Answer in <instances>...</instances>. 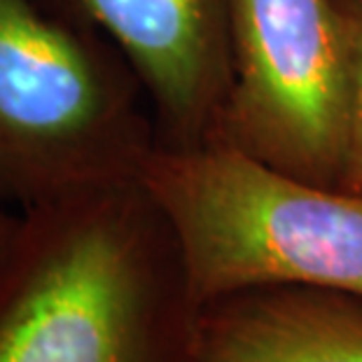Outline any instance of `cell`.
I'll return each instance as SVG.
<instances>
[{"label": "cell", "mask_w": 362, "mask_h": 362, "mask_svg": "<svg viewBox=\"0 0 362 362\" xmlns=\"http://www.w3.org/2000/svg\"><path fill=\"white\" fill-rule=\"evenodd\" d=\"M199 306L295 285L362 297V194L315 185L225 141L157 148L141 175Z\"/></svg>", "instance_id": "3"}, {"label": "cell", "mask_w": 362, "mask_h": 362, "mask_svg": "<svg viewBox=\"0 0 362 362\" xmlns=\"http://www.w3.org/2000/svg\"><path fill=\"white\" fill-rule=\"evenodd\" d=\"M117 45L141 78L157 148L220 136L232 89L229 0H45Z\"/></svg>", "instance_id": "5"}, {"label": "cell", "mask_w": 362, "mask_h": 362, "mask_svg": "<svg viewBox=\"0 0 362 362\" xmlns=\"http://www.w3.org/2000/svg\"><path fill=\"white\" fill-rule=\"evenodd\" d=\"M337 5L349 52L344 155L337 187L362 194V0H337Z\"/></svg>", "instance_id": "7"}, {"label": "cell", "mask_w": 362, "mask_h": 362, "mask_svg": "<svg viewBox=\"0 0 362 362\" xmlns=\"http://www.w3.org/2000/svg\"><path fill=\"white\" fill-rule=\"evenodd\" d=\"M14 222H17V215L7 211V204L0 199V252H3V248L7 245V241H10V234L14 229Z\"/></svg>", "instance_id": "8"}, {"label": "cell", "mask_w": 362, "mask_h": 362, "mask_svg": "<svg viewBox=\"0 0 362 362\" xmlns=\"http://www.w3.org/2000/svg\"><path fill=\"white\" fill-rule=\"evenodd\" d=\"M150 98L117 45L45 0H0V199L21 211L141 180Z\"/></svg>", "instance_id": "2"}, {"label": "cell", "mask_w": 362, "mask_h": 362, "mask_svg": "<svg viewBox=\"0 0 362 362\" xmlns=\"http://www.w3.org/2000/svg\"><path fill=\"white\" fill-rule=\"evenodd\" d=\"M194 362H362V297L274 285L199 309Z\"/></svg>", "instance_id": "6"}, {"label": "cell", "mask_w": 362, "mask_h": 362, "mask_svg": "<svg viewBox=\"0 0 362 362\" xmlns=\"http://www.w3.org/2000/svg\"><path fill=\"white\" fill-rule=\"evenodd\" d=\"M199 309L143 180L24 208L0 252V362H194Z\"/></svg>", "instance_id": "1"}, {"label": "cell", "mask_w": 362, "mask_h": 362, "mask_svg": "<svg viewBox=\"0 0 362 362\" xmlns=\"http://www.w3.org/2000/svg\"><path fill=\"white\" fill-rule=\"evenodd\" d=\"M229 45L232 89L215 141L337 187L349 96L337 0H229Z\"/></svg>", "instance_id": "4"}]
</instances>
